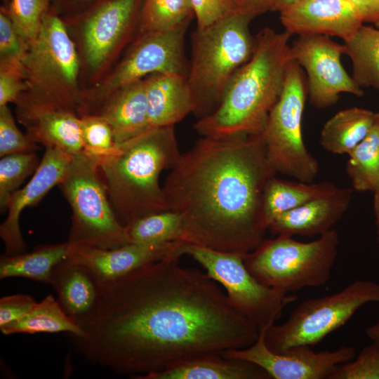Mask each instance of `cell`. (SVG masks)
<instances>
[{
  "label": "cell",
  "mask_w": 379,
  "mask_h": 379,
  "mask_svg": "<svg viewBox=\"0 0 379 379\" xmlns=\"http://www.w3.org/2000/svg\"><path fill=\"white\" fill-rule=\"evenodd\" d=\"M190 23L168 30L141 34L126 57L91 99L106 100L123 86L152 74L187 77L190 62L185 54V39Z\"/></svg>",
  "instance_id": "obj_12"
},
{
  "label": "cell",
  "mask_w": 379,
  "mask_h": 379,
  "mask_svg": "<svg viewBox=\"0 0 379 379\" xmlns=\"http://www.w3.org/2000/svg\"><path fill=\"white\" fill-rule=\"evenodd\" d=\"M194 16L190 0H144L138 22L141 34L173 29Z\"/></svg>",
  "instance_id": "obj_31"
},
{
  "label": "cell",
  "mask_w": 379,
  "mask_h": 379,
  "mask_svg": "<svg viewBox=\"0 0 379 379\" xmlns=\"http://www.w3.org/2000/svg\"><path fill=\"white\" fill-rule=\"evenodd\" d=\"M135 379H271L267 372L247 361L221 354H208Z\"/></svg>",
  "instance_id": "obj_23"
},
{
  "label": "cell",
  "mask_w": 379,
  "mask_h": 379,
  "mask_svg": "<svg viewBox=\"0 0 379 379\" xmlns=\"http://www.w3.org/2000/svg\"><path fill=\"white\" fill-rule=\"evenodd\" d=\"M357 11L363 22L375 24L379 18V0H347Z\"/></svg>",
  "instance_id": "obj_42"
},
{
  "label": "cell",
  "mask_w": 379,
  "mask_h": 379,
  "mask_svg": "<svg viewBox=\"0 0 379 379\" xmlns=\"http://www.w3.org/2000/svg\"><path fill=\"white\" fill-rule=\"evenodd\" d=\"M237 11L253 18L271 10L275 0H235Z\"/></svg>",
  "instance_id": "obj_43"
},
{
  "label": "cell",
  "mask_w": 379,
  "mask_h": 379,
  "mask_svg": "<svg viewBox=\"0 0 379 379\" xmlns=\"http://www.w3.org/2000/svg\"><path fill=\"white\" fill-rule=\"evenodd\" d=\"M110 125L117 145L149 128L145 79L127 84L105 100L96 114Z\"/></svg>",
  "instance_id": "obj_22"
},
{
  "label": "cell",
  "mask_w": 379,
  "mask_h": 379,
  "mask_svg": "<svg viewBox=\"0 0 379 379\" xmlns=\"http://www.w3.org/2000/svg\"><path fill=\"white\" fill-rule=\"evenodd\" d=\"M0 330L6 335L67 332L72 336L80 337L84 333L78 323L65 312L51 295L36 302L25 317L1 326Z\"/></svg>",
  "instance_id": "obj_28"
},
{
  "label": "cell",
  "mask_w": 379,
  "mask_h": 379,
  "mask_svg": "<svg viewBox=\"0 0 379 379\" xmlns=\"http://www.w3.org/2000/svg\"><path fill=\"white\" fill-rule=\"evenodd\" d=\"M291 36L286 31L277 32L270 27L258 33L252 57L232 77L218 107L194 125L200 135L263 132L293 60Z\"/></svg>",
  "instance_id": "obj_3"
},
{
  "label": "cell",
  "mask_w": 379,
  "mask_h": 379,
  "mask_svg": "<svg viewBox=\"0 0 379 379\" xmlns=\"http://www.w3.org/2000/svg\"><path fill=\"white\" fill-rule=\"evenodd\" d=\"M51 0H11L3 6L16 32L29 46L37 37Z\"/></svg>",
  "instance_id": "obj_34"
},
{
  "label": "cell",
  "mask_w": 379,
  "mask_h": 379,
  "mask_svg": "<svg viewBox=\"0 0 379 379\" xmlns=\"http://www.w3.org/2000/svg\"><path fill=\"white\" fill-rule=\"evenodd\" d=\"M375 232H376L377 241H378V242H379V221L375 222Z\"/></svg>",
  "instance_id": "obj_48"
},
{
  "label": "cell",
  "mask_w": 379,
  "mask_h": 379,
  "mask_svg": "<svg viewBox=\"0 0 379 379\" xmlns=\"http://www.w3.org/2000/svg\"><path fill=\"white\" fill-rule=\"evenodd\" d=\"M29 45L16 32L14 25L1 7L0 13V58L1 66L20 64Z\"/></svg>",
  "instance_id": "obj_38"
},
{
  "label": "cell",
  "mask_w": 379,
  "mask_h": 379,
  "mask_svg": "<svg viewBox=\"0 0 379 379\" xmlns=\"http://www.w3.org/2000/svg\"><path fill=\"white\" fill-rule=\"evenodd\" d=\"M339 247V234L331 229L317 239L301 242L277 235L265 239L244 255V264L260 283L287 293L317 288L331 278Z\"/></svg>",
  "instance_id": "obj_6"
},
{
  "label": "cell",
  "mask_w": 379,
  "mask_h": 379,
  "mask_svg": "<svg viewBox=\"0 0 379 379\" xmlns=\"http://www.w3.org/2000/svg\"><path fill=\"white\" fill-rule=\"evenodd\" d=\"M181 152L174 126L150 128L109 154L94 159L119 222L128 227L147 215L169 211L159 176Z\"/></svg>",
  "instance_id": "obj_4"
},
{
  "label": "cell",
  "mask_w": 379,
  "mask_h": 379,
  "mask_svg": "<svg viewBox=\"0 0 379 379\" xmlns=\"http://www.w3.org/2000/svg\"><path fill=\"white\" fill-rule=\"evenodd\" d=\"M279 13L291 35L335 36L345 41L364 24L347 0H296Z\"/></svg>",
  "instance_id": "obj_17"
},
{
  "label": "cell",
  "mask_w": 379,
  "mask_h": 379,
  "mask_svg": "<svg viewBox=\"0 0 379 379\" xmlns=\"http://www.w3.org/2000/svg\"><path fill=\"white\" fill-rule=\"evenodd\" d=\"M58 186L72 210L70 244L109 249L131 244L127 227L114 213L92 157L84 152L72 155Z\"/></svg>",
  "instance_id": "obj_8"
},
{
  "label": "cell",
  "mask_w": 379,
  "mask_h": 379,
  "mask_svg": "<svg viewBox=\"0 0 379 379\" xmlns=\"http://www.w3.org/2000/svg\"><path fill=\"white\" fill-rule=\"evenodd\" d=\"M268 328L260 331L258 339L251 346L227 350L222 355L253 363L267 372L271 379L328 378L337 366L356 356L355 348L351 346L315 352L310 346L299 345L275 352L265 343V334Z\"/></svg>",
  "instance_id": "obj_14"
},
{
  "label": "cell",
  "mask_w": 379,
  "mask_h": 379,
  "mask_svg": "<svg viewBox=\"0 0 379 379\" xmlns=\"http://www.w3.org/2000/svg\"><path fill=\"white\" fill-rule=\"evenodd\" d=\"M373 208L375 222H376L379 221V184L373 192Z\"/></svg>",
  "instance_id": "obj_46"
},
{
  "label": "cell",
  "mask_w": 379,
  "mask_h": 379,
  "mask_svg": "<svg viewBox=\"0 0 379 379\" xmlns=\"http://www.w3.org/2000/svg\"><path fill=\"white\" fill-rule=\"evenodd\" d=\"M131 243L156 244L183 241L182 215L166 211L143 217L127 227Z\"/></svg>",
  "instance_id": "obj_32"
},
{
  "label": "cell",
  "mask_w": 379,
  "mask_h": 379,
  "mask_svg": "<svg viewBox=\"0 0 379 379\" xmlns=\"http://www.w3.org/2000/svg\"><path fill=\"white\" fill-rule=\"evenodd\" d=\"M198 29L205 28L237 11L235 0H190Z\"/></svg>",
  "instance_id": "obj_39"
},
{
  "label": "cell",
  "mask_w": 379,
  "mask_h": 379,
  "mask_svg": "<svg viewBox=\"0 0 379 379\" xmlns=\"http://www.w3.org/2000/svg\"><path fill=\"white\" fill-rule=\"evenodd\" d=\"M328 379H379V345L371 342L352 360L337 366Z\"/></svg>",
  "instance_id": "obj_36"
},
{
  "label": "cell",
  "mask_w": 379,
  "mask_h": 379,
  "mask_svg": "<svg viewBox=\"0 0 379 379\" xmlns=\"http://www.w3.org/2000/svg\"><path fill=\"white\" fill-rule=\"evenodd\" d=\"M18 116L27 128V136L33 142L58 148L71 155L84 151L81 118L74 112L19 104Z\"/></svg>",
  "instance_id": "obj_20"
},
{
  "label": "cell",
  "mask_w": 379,
  "mask_h": 379,
  "mask_svg": "<svg viewBox=\"0 0 379 379\" xmlns=\"http://www.w3.org/2000/svg\"><path fill=\"white\" fill-rule=\"evenodd\" d=\"M375 123V113L360 107L340 110L331 117L321 131L320 144L333 154H348L368 134Z\"/></svg>",
  "instance_id": "obj_25"
},
{
  "label": "cell",
  "mask_w": 379,
  "mask_h": 379,
  "mask_svg": "<svg viewBox=\"0 0 379 379\" xmlns=\"http://www.w3.org/2000/svg\"><path fill=\"white\" fill-rule=\"evenodd\" d=\"M79 58L63 21L51 7L37 37L20 61L32 96L19 103L73 112L81 105L77 88Z\"/></svg>",
  "instance_id": "obj_7"
},
{
  "label": "cell",
  "mask_w": 379,
  "mask_h": 379,
  "mask_svg": "<svg viewBox=\"0 0 379 379\" xmlns=\"http://www.w3.org/2000/svg\"><path fill=\"white\" fill-rule=\"evenodd\" d=\"M253 18L235 11L192 34V57L187 77L192 114L201 119L220 105L234 74L252 57L255 36L249 30Z\"/></svg>",
  "instance_id": "obj_5"
},
{
  "label": "cell",
  "mask_w": 379,
  "mask_h": 379,
  "mask_svg": "<svg viewBox=\"0 0 379 379\" xmlns=\"http://www.w3.org/2000/svg\"><path fill=\"white\" fill-rule=\"evenodd\" d=\"M36 302L26 294H14L0 299V327L27 315Z\"/></svg>",
  "instance_id": "obj_41"
},
{
  "label": "cell",
  "mask_w": 379,
  "mask_h": 379,
  "mask_svg": "<svg viewBox=\"0 0 379 379\" xmlns=\"http://www.w3.org/2000/svg\"><path fill=\"white\" fill-rule=\"evenodd\" d=\"M344 42L354 81L361 88L379 90V29L363 24Z\"/></svg>",
  "instance_id": "obj_29"
},
{
  "label": "cell",
  "mask_w": 379,
  "mask_h": 379,
  "mask_svg": "<svg viewBox=\"0 0 379 379\" xmlns=\"http://www.w3.org/2000/svg\"><path fill=\"white\" fill-rule=\"evenodd\" d=\"M171 255L98 286L74 336L90 363L136 378L199 357L246 348L259 330L206 273Z\"/></svg>",
  "instance_id": "obj_1"
},
{
  "label": "cell",
  "mask_w": 379,
  "mask_h": 379,
  "mask_svg": "<svg viewBox=\"0 0 379 379\" xmlns=\"http://www.w3.org/2000/svg\"><path fill=\"white\" fill-rule=\"evenodd\" d=\"M365 332L372 343L379 345V320L369 326Z\"/></svg>",
  "instance_id": "obj_45"
},
{
  "label": "cell",
  "mask_w": 379,
  "mask_h": 379,
  "mask_svg": "<svg viewBox=\"0 0 379 379\" xmlns=\"http://www.w3.org/2000/svg\"><path fill=\"white\" fill-rule=\"evenodd\" d=\"M370 302H379V283L357 280L333 294L302 302L284 322L266 330L265 343L275 352L315 345Z\"/></svg>",
  "instance_id": "obj_9"
},
{
  "label": "cell",
  "mask_w": 379,
  "mask_h": 379,
  "mask_svg": "<svg viewBox=\"0 0 379 379\" xmlns=\"http://www.w3.org/2000/svg\"><path fill=\"white\" fill-rule=\"evenodd\" d=\"M352 187L312 200L276 218L269 225L272 234L293 237L321 236L331 229L350 208Z\"/></svg>",
  "instance_id": "obj_19"
},
{
  "label": "cell",
  "mask_w": 379,
  "mask_h": 379,
  "mask_svg": "<svg viewBox=\"0 0 379 379\" xmlns=\"http://www.w3.org/2000/svg\"><path fill=\"white\" fill-rule=\"evenodd\" d=\"M149 128L175 126L192 113L194 102L187 77L152 74L145 79Z\"/></svg>",
  "instance_id": "obj_21"
},
{
  "label": "cell",
  "mask_w": 379,
  "mask_h": 379,
  "mask_svg": "<svg viewBox=\"0 0 379 379\" xmlns=\"http://www.w3.org/2000/svg\"><path fill=\"white\" fill-rule=\"evenodd\" d=\"M338 188L327 181L313 183L272 177L266 185L263 196V213L267 230L270 224L282 213L329 195Z\"/></svg>",
  "instance_id": "obj_26"
},
{
  "label": "cell",
  "mask_w": 379,
  "mask_h": 379,
  "mask_svg": "<svg viewBox=\"0 0 379 379\" xmlns=\"http://www.w3.org/2000/svg\"><path fill=\"white\" fill-rule=\"evenodd\" d=\"M49 284L55 291L62 308L77 322L96 302L98 285L94 277L86 267L68 258L53 268Z\"/></svg>",
  "instance_id": "obj_24"
},
{
  "label": "cell",
  "mask_w": 379,
  "mask_h": 379,
  "mask_svg": "<svg viewBox=\"0 0 379 379\" xmlns=\"http://www.w3.org/2000/svg\"><path fill=\"white\" fill-rule=\"evenodd\" d=\"M344 44L321 34L301 35L291 46L293 60L305 70L310 103L326 108L337 102L342 93L358 97L364 91L347 73L341 63Z\"/></svg>",
  "instance_id": "obj_13"
},
{
  "label": "cell",
  "mask_w": 379,
  "mask_h": 379,
  "mask_svg": "<svg viewBox=\"0 0 379 379\" xmlns=\"http://www.w3.org/2000/svg\"><path fill=\"white\" fill-rule=\"evenodd\" d=\"M80 118L85 145L84 152L94 159L111 154L117 145L109 123L98 114H88Z\"/></svg>",
  "instance_id": "obj_35"
},
{
  "label": "cell",
  "mask_w": 379,
  "mask_h": 379,
  "mask_svg": "<svg viewBox=\"0 0 379 379\" xmlns=\"http://www.w3.org/2000/svg\"><path fill=\"white\" fill-rule=\"evenodd\" d=\"M40 161L34 152L15 153L1 157L0 211L5 213L11 195L25 180L33 175Z\"/></svg>",
  "instance_id": "obj_33"
},
{
  "label": "cell",
  "mask_w": 379,
  "mask_h": 379,
  "mask_svg": "<svg viewBox=\"0 0 379 379\" xmlns=\"http://www.w3.org/2000/svg\"><path fill=\"white\" fill-rule=\"evenodd\" d=\"M179 242L174 241L156 244L131 243L109 249L74 246L69 243L67 258L86 267L100 286L146 264L171 255H179L176 253Z\"/></svg>",
  "instance_id": "obj_18"
},
{
  "label": "cell",
  "mask_w": 379,
  "mask_h": 379,
  "mask_svg": "<svg viewBox=\"0 0 379 379\" xmlns=\"http://www.w3.org/2000/svg\"><path fill=\"white\" fill-rule=\"evenodd\" d=\"M374 25H375L376 28L379 29V18Z\"/></svg>",
  "instance_id": "obj_50"
},
{
  "label": "cell",
  "mask_w": 379,
  "mask_h": 379,
  "mask_svg": "<svg viewBox=\"0 0 379 379\" xmlns=\"http://www.w3.org/2000/svg\"><path fill=\"white\" fill-rule=\"evenodd\" d=\"M348 156L345 170L354 191L373 193L379 184V127L376 122Z\"/></svg>",
  "instance_id": "obj_30"
},
{
  "label": "cell",
  "mask_w": 379,
  "mask_h": 379,
  "mask_svg": "<svg viewBox=\"0 0 379 379\" xmlns=\"http://www.w3.org/2000/svg\"><path fill=\"white\" fill-rule=\"evenodd\" d=\"M69 251V244L66 241L42 245L29 253L3 255L0 259V279L23 277L49 284L53 268L67 258Z\"/></svg>",
  "instance_id": "obj_27"
},
{
  "label": "cell",
  "mask_w": 379,
  "mask_h": 379,
  "mask_svg": "<svg viewBox=\"0 0 379 379\" xmlns=\"http://www.w3.org/2000/svg\"><path fill=\"white\" fill-rule=\"evenodd\" d=\"M306 91L301 67L293 60L287 67L282 91L269 114L262 135L267 157L277 173L312 182L319 163L306 148L302 138Z\"/></svg>",
  "instance_id": "obj_11"
},
{
  "label": "cell",
  "mask_w": 379,
  "mask_h": 379,
  "mask_svg": "<svg viewBox=\"0 0 379 379\" xmlns=\"http://www.w3.org/2000/svg\"><path fill=\"white\" fill-rule=\"evenodd\" d=\"M295 1L296 0H275L270 11L280 12L287 6Z\"/></svg>",
  "instance_id": "obj_47"
},
{
  "label": "cell",
  "mask_w": 379,
  "mask_h": 379,
  "mask_svg": "<svg viewBox=\"0 0 379 379\" xmlns=\"http://www.w3.org/2000/svg\"><path fill=\"white\" fill-rule=\"evenodd\" d=\"M178 253L189 255L224 288L231 305L258 330L270 327L297 297L258 281L248 270L244 255L225 253L180 241Z\"/></svg>",
  "instance_id": "obj_10"
},
{
  "label": "cell",
  "mask_w": 379,
  "mask_h": 379,
  "mask_svg": "<svg viewBox=\"0 0 379 379\" xmlns=\"http://www.w3.org/2000/svg\"><path fill=\"white\" fill-rule=\"evenodd\" d=\"M26 87L20 64L1 66L0 107L18 100L20 93Z\"/></svg>",
  "instance_id": "obj_40"
},
{
  "label": "cell",
  "mask_w": 379,
  "mask_h": 379,
  "mask_svg": "<svg viewBox=\"0 0 379 379\" xmlns=\"http://www.w3.org/2000/svg\"><path fill=\"white\" fill-rule=\"evenodd\" d=\"M277 173L262 133L202 136L170 169L163 190L183 219V241L244 255L267 230L263 196Z\"/></svg>",
  "instance_id": "obj_2"
},
{
  "label": "cell",
  "mask_w": 379,
  "mask_h": 379,
  "mask_svg": "<svg viewBox=\"0 0 379 379\" xmlns=\"http://www.w3.org/2000/svg\"><path fill=\"white\" fill-rule=\"evenodd\" d=\"M95 0H51V8L59 13H76Z\"/></svg>",
  "instance_id": "obj_44"
},
{
  "label": "cell",
  "mask_w": 379,
  "mask_h": 379,
  "mask_svg": "<svg viewBox=\"0 0 379 379\" xmlns=\"http://www.w3.org/2000/svg\"><path fill=\"white\" fill-rule=\"evenodd\" d=\"M72 155L53 147H46L39 166L31 179L22 189L10 197L7 216L0 225V237L5 246L6 256L26 252V244L20 227L22 211L36 205L55 186L62 181Z\"/></svg>",
  "instance_id": "obj_16"
},
{
  "label": "cell",
  "mask_w": 379,
  "mask_h": 379,
  "mask_svg": "<svg viewBox=\"0 0 379 379\" xmlns=\"http://www.w3.org/2000/svg\"><path fill=\"white\" fill-rule=\"evenodd\" d=\"M144 0H95L78 13L88 65L97 69L139 22Z\"/></svg>",
  "instance_id": "obj_15"
},
{
  "label": "cell",
  "mask_w": 379,
  "mask_h": 379,
  "mask_svg": "<svg viewBox=\"0 0 379 379\" xmlns=\"http://www.w3.org/2000/svg\"><path fill=\"white\" fill-rule=\"evenodd\" d=\"M375 122L379 127V112L375 113Z\"/></svg>",
  "instance_id": "obj_49"
},
{
  "label": "cell",
  "mask_w": 379,
  "mask_h": 379,
  "mask_svg": "<svg viewBox=\"0 0 379 379\" xmlns=\"http://www.w3.org/2000/svg\"><path fill=\"white\" fill-rule=\"evenodd\" d=\"M37 145L18 128L7 105L0 107V157L35 152Z\"/></svg>",
  "instance_id": "obj_37"
}]
</instances>
